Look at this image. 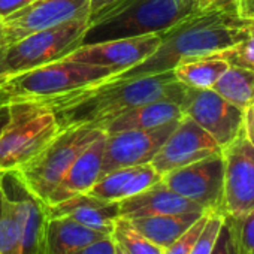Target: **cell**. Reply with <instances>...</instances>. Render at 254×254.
Wrapping results in <instances>:
<instances>
[{
  "mask_svg": "<svg viewBox=\"0 0 254 254\" xmlns=\"http://www.w3.org/2000/svg\"><path fill=\"white\" fill-rule=\"evenodd\" d=\"M186 90L171 70L120 81L103 79L39 102L53 109L60 130L81 126L105 130L117 117L144 103L169 100L181 106Z\"/></svg>",
  "mask_w": 254,
  "mask_h": 254,
  "instance_id": "6da1fadb",
  "label": "cell"
},
{
  "mask_svg": "<svg viewBox=\"0 0 254 254\" xmlns=\"http://www.w3.org/2000/svg\"><path fill=\"white\" fill-rule=\"evenodd\" d=\"M251 35H254V18H244L238 12L224 9L197 11L163 32L162 44L150 57L105 81L171 72L183 62L208 57Z\"/></svg>",
  "mask_w": 254,
  "mask_h": 254,
  "instance_id": "7a4b0ae2",
  "label": "cell"
},
{
  "mask_svg": "<svg viewBox=\"0 0 254 254\" xmlns=\"http://www.w3.org/2000/svg\"><path fill=\"white\" fill-rule=\"evenodd\" d=\"M197 11V0H117L88 21L82 45L163 33Z\"/></svg>",
  "mask_w": 254,
  "mask_h": 254,
  "instance_id": "3957f363",
  "label": "cell"
},
{
  "mask_svg": "<svg viewBox=\"0 0 254 254\" xmlns=\"http://www.w3.org/2000/svg\"><path fill=\"white\" fill-rule=\"evenodd\" d=\"M109 67L59 60L0 79V105L45 100L109 78Z\"/></svg>",
  "mask_w": 254,
  "mask_h": 254,
  "instance_id": "277c9868",
  "label": "cell"
},
{
  "mask_svg": "<svg viewBox=\"0 0 254 254\" xmlns=\"http://www.w3.org/2000/svg\"><path fill=\"white\" fill-rule=\"evenodd\" d=\"M8 111L0 132V172L20 169L60 132L53 109L39 100L12 102Z\"/></svg>",
  "mask_w": 254,
  "mask_h": 254,
  "instance_id": "5b68a950",
  "label": "cell"
},
{
  "mask_svg": "<svg viewBox=\"0 0 254 254\" xmlns=\"http://www.w3.org/2000/svg\"><path fill=\"white\" fill-rule=\"evenodd\" d=\"M103 132V129L87 126L63 129L42 151L17 171L30 191L47 203L48 196L63 180L79 153Z\"/></svg>",
  "mask_w": 254,
  "mask_h": 254,
  "instance_id": "8992f818",
  "label": "cell"
},
{
  "mask_svg": "<svg viewBox=\"0 0 254 254\" xmlns=\"http://www.w3.org/2000/svg\"><path fill=\"white\" fill-rule=\"evenodd\" d=\"M87 26L88 15L12 42L3 60V78L64 59L82 45Z\"/></svg>",
  "mask_w": 254,
  "mask_h": 254,
  "instance_id": "52a82bcc",
  "label": "cell"
},
{
  "mask_svg": "<svg viewBox=\"0 0 254 254\" xmlns=\"http://www.w3.org/2000/svg\"><path fill=\"white\" fill-rule=\"evenodd\" d=\"M0 184L18 221L21 254H50L47 205L30 191L17 169L0 172Z\"/></svg>",
  "mask_w": 254,
  "mask_h": 254,
  "instance_id": "ba28073f",
  "label": "cell"
},
{
  "mask_svg": "<svg viewBox=\"0 0 254 254\" xmlns=\"http://www.w3.org/2000/svg\"><path fill=\"white\" fill-rule=\"evenodd\" d=\"M181 109L221 148L244 133V111L223 99L212 88L196 90L187 87Z\"/></svg>",
  "mask_w": 254,
  "mask_h": 254,
  "instance_id": "9c48e42d",
  "label": "cell"
},
{
  "mask_svg": "<svg viewBox=\"0 0 254 254\" xmlns=\"http://www.w3.org/2000/svg\"><path fill=\"white\" fill-rule=\"evenodd\" d=\"M162 183L180 196L197 203L206 212L221 214L224 163L215 154L162 175Z\"/></svg>",
  "mask_w": 254,
  "mask_h": 254,
  "instance_id": "30bf717a",
  "label": "cell"
},
{
  "mask_svg": "<svg viewBox=\"0 0 254 254\" xmlns=\"http://www.w3.org/2000/svg\"><path fill=\"white\" fill-rule=\"evenodd\" d=\"M224 186L221 215L236 218L254 209V148L244 133L221 148Z\"/></svg>",
  "mask_w": 254,
  "mask_h": 254,
  "instance_id": "8fae6325",
  "label": "cell"
},
{
  "mask_svg": "<svg viewBox=\"0 0 254 254\" xmlns=\"http://www.w3.org/2000/svg\"><path fill=\"white\" fill-rule=\"evenodd\" d=\"M178 121L154 129H130L106 133L100 177L115 169L151 163Z\"/></svg>",
  "mask_w": 254,
  "mask_h": 254,
  "instance_id": "7c38bea8",
  "label": "cell"
},
{
  "mask_svg": "<svg viewBox=\"0 0 254 254\" xmlns=\"http://www.w3.org/2000/svg\"><path fill=\"white\" fill-rule=\"evenodd\" d=\"M88 15L90 0H35V2L0 20L6 41L11 44L39 30L56 27Z\"/></svg>",
  "mask_w": 254,
  "mask_h": 254,
  "instance_id": "4fadbf2b",
  "label": "cell"
},
{
  "mask_svg": "<svg viewBox=\"0 0 254 254\" xmlns=\"http://www.w3.org/2000/svg\"><path fill=\"white\" fill-rule=\"evenodd\" d=\"M221 153V147L190 117L183 115L172 133L166 138L154 159L153 168L165 175L178 168Z\"/></svg>",
  "mask_w": 254,
  "mask_h": 254,
  "instance_id": "5bb4252c",
  "label": "cell"
},
{
  "mask_svg": "<svg viewBox=\"0 0 254 254\" xmlns=\"http://www.w3.org/2000/svg\"><path fill=\"white\" fill-rule=\"evenodd\" d=\"M162 35L163 33H153L138 38L81 45L73 53L66 56L64 60L109 67L114 72L112 75H115L136 66L138 63L150 57L162 44Z\"/></svg>",
  "mask_w": 254,
  "mask_h": 254,
  "instance_id": "9a60e30c",
  "label": "cell"
},
{
  "mask_svg": "<svg viewBox=\"0 0 254 254\" xmlns=\"http://www.w3.org/2000/svg\"><path fill=\"white\" fill-rule=\"evenodd\" d=\"M47 211L50 218H70L85 227L111 235L115 221L120 218V202H109L82 193L48 205Z\"/></svg>",
  "mask_w": 254,
  "mask_h": 254,
  "instance_id": "2e32d148",
  "label": "cell"
},
{
  "mask_svg": "<svg viewBox=\"0 0 254 254\" xmlns=\"http://www.w3.org/2000/svg\"><path fill=\"white\" fill-rule=\"evenodd\" d=\"M105 142L106 132H103L85 150L79 153V156L75 159L63 180L48 196L45 203L47 206L66 200L72 196L87 193L94 186V183L100 178L102 174Z\"/></svg>",
  "mask_w": 254,
  "mask_h": 254,
  "instance_id": "e0dca14e",
  "label": "cell"
},
{
  "mask_svg": "<svg viewBox=\"0 0 254 254\" xmlns=\"http://www.w3.org/2000/svg\"><path fill=\"white\" fill-rule=\"evenodd\" d=\"M184 212H206L197 203L180 196L168 186L156 183L144 191L127 197L120 202V217L133 220L151 215L166 214H184Z\"/></svg>",
  "mask_w": 254,
  "mask_h": 254,
  "instance_id": "ac0fdd59",
  "label": "cell"
},
{
  "mask_svg": "<svg viewBox=\"0 0 254 254\" xmlns=\"http://www.w3.org/2000/svg\"><path fill=\"white\" fill-rule=\"evenodd\" d=\"M160 180L162 175L151 163L127 166L102 175L87 193L103 200L121 202L144 191Z\"/></svg>",
  "mask_w": 254,
  "mask_h": 254,
  "instance_id": "d6986e66",
  "label": "cell"
},
{
  "mask_svg": "<svg viewBox=\"0 0 254 254\" xmlns=\"http://www.w3.org/2000/svg\"><path fill=\"white\" fill-rule=\"evenodd\" d=\"M183 109L178 103L169 100H157L139 105L117 117L106 129V133L130 130V129H154L183 118Z\"/></svg>",
  "mask_w": 254,
  "mask_h": 254,
  "instance_id": "ffe728a7",
  "label": "cell"
},
{
  "mask_svg": "<svg viewBox=\"0 0 254 254\" xmlns=\"http://www.w3.org/2000/svg\"><path fill=\"white\" fill-rule=\"evenodd\" d=\"M205 212H184L151 215L129 220L132 226L147 239L157 244L163 250L183 236Z\"/></svg>",
  "mask_w": 254,
  "mask_h": 254,
  "instance_id": "44dd1931",
  "label": "cell"
},
{
  "mask_svg": "<svg viewBox=\"0 0 254 254\" xmlns=\"http://www.w3.org/2000/svg\"><path fill=\"white\" fill-rule=\"evenodd\" d=\"M103 236L106 235L85 227L70 218H50L48 250L50 254H72Z\"/></svg>",
  "mask_w": 254,
  "mask_h": 254,
  "instance_id": "7402d4cb",
  "label": "cell"
},
{
  "mask_svg": "<svg viewBox=\"0 0 254 254\" xmlns=\"http://www.w3.org/2000/svg\"><path fill=\"white\" fill-rule=\"evenodd\" d=\"M212 90L236 108L247 111L254 105V70L229 66Z\"/></svg>",
  "mask_w": 254,
  "mask_h": 254,
  "instance_id": "603a6c76",
  "label": "cell"
},
{
  "mask_svg": "<svg viewBox=\"0 0 254 254\" xmlns=\"http://www.w3.org/2000/svg\"><path fill=\"white\" fill-rule=\"evenodd\" d=\"M227 67L229 64L223 60L200 57L180 63L172 72L183 85L196 90H208L214 87Z\"/></svg>",
  "mask_w": 254,
  "mask_h": 254,
  "instance_id": "cb8c5ba5",
  "label": "cell"
},
{
  "mask_svg": "<svg viewBox=\"0 0 254 254\" xmlns=\"http://www.w3.org/2000/svg\"><path fill=\"white\" fill-rule=\"evenodd\" d=\"M114 241L129 254H163V248L142 236L127 218H118L111 233Z\"/></svg>",
  "mask_w": 254,
  "mask_h": 254,
  "instance_id": "d4e9b609",
  "label": "cell"
},
{
  "mask_svg": "<svg viewBox=\"0 0 254 254\" xmlns=\"http://www.w3.org/2000/svg\"><path fill=\"white\" fill-rule=\"evenodd\" d=\"M0 254H21V235L14 209L0 184Z\"/></svg>",
  "mask_w": 254,
  "mask_h": 254,
  "instance_id": "484cf974",
  "label": "cell"
},
{
  "mask_svg": "<svg viewBox=\"0 0 254 254\" xmlns=\"http://www.w3.org/2000/svg\"><path fill=\"white\" fill-rule=\"evenodd\" d=\"M208 57L223 60L229 66L245 67V69L254 70V35L248 36L247 39H244L229 48L217 51Z\"/></svg>",
  "mask_w": 254,
  "mask_h": 254,
  "instance_id": "4316f807",
  "label": "cell"
},
{
  "mask_svg": "<svg viewBox=\"0 0 254 254\" xmlns=\"http://www.w3.org/2000/svg\"><path fill=\"white\" fill-rule=\"evenodd\" d=\"M232 229L239 254H254V209L245 215L230 218L224 217Z\"/></svg>",
  "mask_w": 254,
  "mask_h": 254,
  "instance_id": "83f0119b",
  "label": "cell"
},
{
  "mask_svg": "<svg viewBox=\"0 0 254 254\" xmlns=\"http://www.w3.org/2000/svg\"><path fill=\"white\" fill-rule=\"evenodd\" d=\"M223 218L224 217L221 214H217V212L208 214L206 223H205L196 244L193 245L190 254H211L214 244H215V239L218 236L220 227L223 224Z\"/></svg>",
  "mask_w": 254,
  "mask_h": 254,
  "instance_id": "f1b7e54d",
  "label": "cell"
},
{
  "mask_svg": "<svg viewBox=\"0 0 254 254\" xmlns=\"http://www.w3.org/2000/svg\"><path fill=\"white\" fill-rule=\"evenodd\" d=\"M208 214L209 212H205L183 236H180L174 244H171L169 247H166L163 250V254H190L193 245L196 244L205 223H206V218H208Z\"/></svg>",
  "mask_w": 254,
  "mask_h": 254,
  "instance_id": "f546056e",
  "label": "cell"
},
{
  "mask_svg": "<svg viewBox=\"0 0 254 254\" xmlns=\"http://www.w3.org/2000/svg\"><path fill=\"white\" fill-rule=\"evenodd\" d=\"M211 254H239L230 224L226 218H223V224L220 227V232H218V236L215 239Z\"/></svg>",
  "mask_w": 254,
  "mask_h": 254,
  "instance_id": "4dcf8cb0",
  "label": "cell"
},
{
  "mask_svg": "<svg viewBox=\"0 0 254 254\" xmlns=\"http://www.w3.org/2000/svg\"><path fill=\"white\" fill-rule=\"evenodd\" d=\"M115 248H117V244H115L114 238L111 235H106V236L79 248L78 251H75L72 254H115Z\"/></svg>",
  "mask_w": 254,
  "mask_h": 254,
  "instance_id": "1f68e13d",
  "label": "cell"
},
{
  "mask_svg": "<svg viewBox=\"0 0 254 254\" xmlns=\"http://www.w3.org/2000/svg\"><path fill=\"white\" fill-rule=\"evenodd\" d=\"M199 11L224 9L238 12V0H197Z\"/></svg>",
  "mask_w": 254,
  "mask_h": 254,
  "instance_id": "d6a6232c",
  "label": "cell"
},
{
  "mask_svg": "<svg viewBox=\"0 0 254 254\" xmlns=\"http://www.w3.org/2000/svg\"><path fill=\"white\" fill-rule=\"evenodd\" d=\"M35 0H0V18H5L29 5H32Z\"/></svg>",
  "mask_w": 254,
  "mask_h": 254,
  "instance_id": "836d02e7",
  "label": "cell"
},
{
  "mask_svg": "<svg viewBox=\"0 0 254 254\" xmlns=\"http://www.w3.org/2000/svg\"><path fill=\"white\" fill-rule=\"evenodd\" d=\"M244 136L254 148V105L244 111Z\"/></svg>",
  "mask_w": 254,
  "mask_h": 254,
  "instance_id": "e575fe53",
  "label": "cell"
},
{
  "mask_svg": "<svg viewBox=\"0 0 254 254\" xmlns=\"http://www.w3.org/2000/svg\"><path fill=\"white\" fill-rule=\"evenodd\" d=\"M117 0H90V18H94L96 15H99L102 11H105L106 8H109L111 5H114Z\"/></svg>",
  "mask_w": 254,
  "mask_h": 254,
  "instance_id": "d590c367",
  "label": "cell"
},
{
  "mask_svg": "<svg viewBox=\"0 0 254 254\" xmlns=\"http://www.w3.org/2000/svg\"><path fill=\"white\" fill-rule=\"evenodd\" d=\"M238 14L244 18H254V0H238Z\"/></svg>",
  "mask_w": 254,
  "mask_h": 254,
  "instance_id": "8d00e7d4",
  "label": "cell"
},
{
  "mask_svg": "<svg viewBox=\"0 0 254 254\" xmlns=\"http://www.w3.org/2000/svg\"><path fill=\"white\" fill-rule=\"evenodd\" d=\"M9 45H11V42H8V41L0 42V79L3 78V60H5L6 50H8Z\"/></svg>",
  "mask_w": 254,
  "mask_h": 254,
  "instance_id": "74e56055",
  "label": "cell"
},
{
  "mask_svg": "<svg viewBox=\"0 0 254 254\" xmlns=\"http://www.w3.org/2000/svg\"><path fill=\"white\" fill-rule=\"evenodd\" d=\"M8 117H9L8 105H0V132L3 130V127L8 121Z\"/></svg>",
  "mask_w": 254,
  "mask_h": 254,
  "instance_id": "f35d334b",
  "label": "cell"
},
{
  "mask_svg": "<svg viewBox=\"0 0 254 254\" xmlns=\"http://www.w3.org/2000/svg\"><path fill=\"white\" fill-rule=\"evenodd\" d=\"M115 244H117V242H115ZM115 254H129V253H127V251H126V250H124V248H123L121 245H118V244H117V248H115Z\"/></svg>",
  "mask_w": 254,
  "mask_h": 254,
  "instance_id": "ab89813d",
  "label": "cell"
},
{
  "mask_svg": "<svg viewBox=\"0 0 254 254\" xmlns=\"http://www.w3.org/2000/svg\"><path fill=\"white\" fill-rule=\"evenodd\" d=\"M3 41H6V38H5V33H3L2 27H0V42H3ZM8 42H9V41H8Z\"/></svg>",
  "mask_w": 254,
  "mask_h": 254,
  "instance_id": "60d3db41",
  "label": "cell"
},
{
  "mask_svg": "<svg viewBox=\"0 0 254 254\" xmlns=\"http://www.w3.org/2000/svg\"><path fill=\"white\" fill-rule=\"evenodd\" d=\"M0 20H2V18H0Z\"/></svg>",
  "mask_w": 254,
  "mask_h": 254,
  "instance_id": "b9f144b4",
  "label": "cell"
}]
</instances>
